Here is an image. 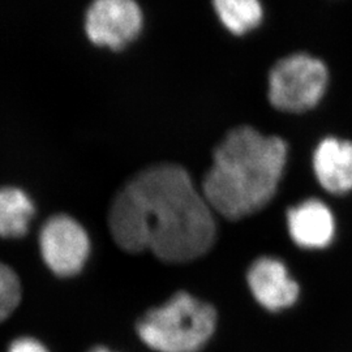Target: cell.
Here are the masks:
<instances>
[{"label":"cell","mask_w":352,"mask_h":352,"mask_svg":"<svg viewBox=\"0 0 352 352\" xmlns=\"http://www.w3.org/2000/svg\"><path fill=\"white\" fill-rule=\"evenodd\" d=\"M109 227L115 243L129 253L151 251L166 263H188L213 247V209L186 168L149 166L115 195Z\"/></svg>","instance_id":"cell-1"},{"label":"cell","mask_w":352,"mask_h":352,"mask_svg":"<svg viewBox=\"0 0 352 352\" xmlns=\"http://www.w3.org/2000/svg\"><path fill=\"white\" fill-rule=\"evenodd\" d=\"M287 145L252 126H238L214 151L204 176L202 195L214 212L238 221L260 212L277 193Z\"/></svg>","instance_id":"cell-2"},{"label":"cell","mask_w":352,"mask_h":352,"mask_svg":"<svg viewBox=\"0 0 352 352\" xmlns=\"http://www.w3.org/2000/svg\"><path fill=\"white\" fill-rule=\"evenodd\" d=\"M217 325L213 305L188 292H176L158 308L149 309L136 325L140 340L157 352H199Z\"/></svg>","instance_id":"cell-3"},{"label":"cell","mask_w":352,"mask_h":352,"mask_svg":"<svg viewBox=\"0 0 352 352\" xmlns=\"http://www.w3.org/2000/svg\"><path fill=\"white\" fill-rule=\"evenodd\" d=\"M329 87V69L309 54L280 59L269 74V101L285 113H304L316 107Z\"/></svg>","instance_id":"cell-4"},{"label":"cell","mask_w":352,"mask_h":352,"mask_svg":"<svg viewBox=\"0 0 352 352\" xmlns=\"http://www.w3.org/2000/svg\"><path fill=\"white\" fill-rule=\"evenodd\" d=\"M41 254L51 272L60 277L77 274L88 260V234L68 215H55L41 230Z\"/></svg>","instance_id":"cell-5"},{"label":"cell","mask_w":352,"mask_h":352,"mask_svg":"<svg viewBox=\"0 0 352 352\" xmlns=\"http://www.w3.org/2000/svg\"><path fill=\"white\" fill-rule=\"evenodd\" d=\"M142 12L135 0H93L85 16L89 39L113 50H120L139 36Z\"/></svg>","instance_id":"cell-6"},{"label":"cell","mask_w":352,"mask_h":352,"mask_svg":"<svg viewBox=\"0 0 352 352\" xmlns=\"http://www.w3.org/2000/svg\"><path fill=\"white\" fill-rule=\"evenodd\" d=\"M247 280L252 295L270 312L289 308L299 298V285L289 277L283 263L273 257H261L251 265Z\"/></svg>","instance_id":"cell-7"},{"label":"cell","mask_w":352,"mask_h":352,"mask_svg":"<svg viewBox=\"0 0 352 352\" xmlns=\"http://www.w3.org/2000/svg\"><path fill=\"white\" fill-rule=\"evenodd\" d=\"M287 225L295 244L307 250H322L336 236V218L325 202L309 199L289 209Z\"/></svg>","instance_id":"cell-8"},{"label":"cell","mask_w":352,"mask_h":352,"mask_svg":"<svg viewBox=\"0 0 352 352\" xmlns=\"http://www.w3.org/2000/svg\"><path fill=\"white\" fill-rule=\"evenodd\" d=\"M314 171L320 186L331 195L352 192V141L325 138L314 153Z\"/></svg>","instance_id":"cell-9"},{"label":"cell","mask_w":352,"mask_h":352,"mask_svg":"<svg viewBox=\"0 0 352 352\" xmlns=\"http://www.w3.org/2000/svg\"><path fill=\"white\" fill-rule=\"evenodd\" d=\"M34 214L33 202L21 189H0V238L24 236Z\"/></svg>","instance_id":"cell-10"},{"label":"cell","mask_w":352,"mask_h":352,"mask_svg":"<svg viewBox=\"0 0 352 352\" xmlns=\"http://www.w3.org/2000/svg\"><path fill=\"white\" fill-rule=\"evenodd\" d=\"M213 6L222 24L234 34H245L263 20L260 0H213Z\"/></svg>","instance_id":"cell-11"},{"label":"cell","mask_w":352,"mask_h":352,"mask_svg":"<svg viewBox=\"0 0 352 352\" xmlns=\"http://www.w3.org/2000/svg\"><path fill=\"white\" fill-rule=\"evenodd\" d=\"M21 300V285L17 274L0 261V322L12 314Z\"/></svg>","instance_id":"cell-12"},{"label":"cell","mask_w":352,"mask_h":352,"mask_svg":"<svg viewBox=\"0 0 352 352\" xmlns=\"http://www.w3.org/2000/svg\"><path fill=\"white\" fill-rule=\"evenodd\" d=\"M8 352H49L46 350V347L38 342L37 340L33 338H19L14 340L12 344L10 346Z\"/></svg>","instance_id":"cell-13"},{"label":"cell","mask_w":352,"mask_h":352,"mask_svg":"<svg viewBox=\"0 0 352 352\" xmlns=\"http://www.w3.org/2000/svg\"><path fill=\"white\" fill-rule=\"evenodd\" d=\"M90 352H111L109 351V350H106V349H103V347H98V349H94L93 351Z\"/></svg>","instance_id":"cell-14"}]
</instances>
